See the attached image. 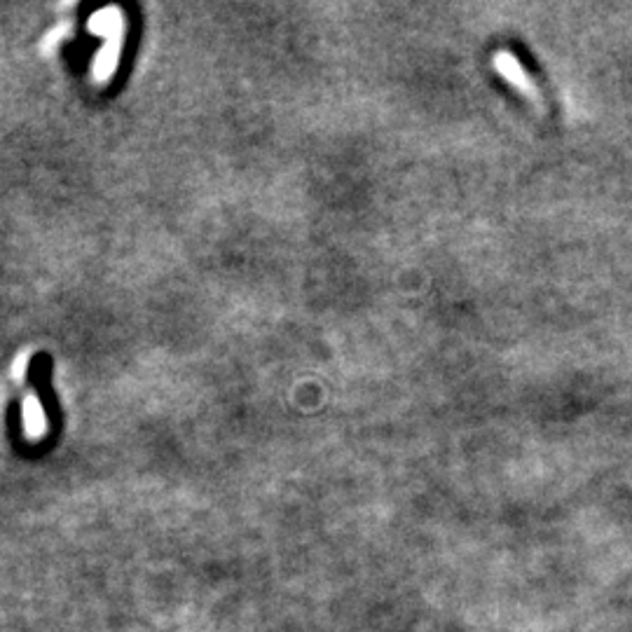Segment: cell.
<instances>
[{"mask_svg": "<svg viewBox=\"0 0 632 632\" xmlns=\"http://www.w3.org/2000/svg\"><path fill=\"white\" fill-rule=\"evenodd\" d=\"M120 47H122V33L106 40V45L101 47L94 61V78L96 80H108L115 71L120 61Z\"/></svg>", "mask_w": 632, "mask_h": 632, "instance_id": "obj_2", "label": "cell"}, {"mask_svg": "<svg viewBox=\"0 0 632 632\" xmlns=\"http://www.w3.org/2000/svg\"><path fill=\"white\" fill-rule=\"evenodd\" d=\"M22 417H24V429H26V436L33 438H43L45 431H47V419H45V410L43 405H40V401L36 396H26L24 401V408H22Z\"/></svg>", "mask_w": 632, "mask_h": 632, "instance_id": "obj_3", "label": "cell"}, {"mask_svg": "<svg viewBox=\"0 0 632 632\" xmlns=\"http://www.w3.org/2000/svg\"><path fill=\"white\" fill-rule=\"evenodd\" d=\"M66 33H68V26H66V24L59 26V29H54V31L50 33V36H47L45 43H43V50H45V52H52L54 47L59 45V40L66 36Z\"/></svg>", "mask_w": 632, "mask_h": 632, "instance_id": "obj_5", "label": "cell"}, {"mask_svg": "<svg viewBox=\"0 0 632 632\" xmlns=\"http://www.w3.org/2000/svg\"><path fill=\"white\" fill-rule=\"evenodd\" d=\"M26 368H29V356L19 354L15 359V366H12V375H15V380H24Z\"/></svg>", "mask_w": 632, "mask_h": 632, "instance_id": "obj_6", "label": "cell"}, {"mask_svg": "<svg viewBox=\"0 0 632 632\" xmlns=\"http://www.w3.org/2000/svg\"><path fill=\"white\" fill-rule=\"evenodd\" d=\"M497 66H499V71L504 73L515 87L522 89V92H525L527 96H532V99H539V89L534 87L530 75H525V68L518 64V59H515L513 54H499Z\"/></svg>", "mask_w": 632, "mask_h": 632, "instance_id": "obj_1", "label": "cell"}, {"mask_svg": "<svg viewBox=\"0 0 632 632\" xmlns=\"http://www.w3.org/2000/svg\"><path fill=\"white\" fill-rule=\"evenodd\" d=\"M89 31L96 33V36H103L106 40L113 36H120L122 12L118 8H106V10L96 12V15H92V19H89Z\"/></svg>", "mask_w": 632, "mask_h": 632, "instance_id": "obj_4", "label": "cell"}]
</instances>
